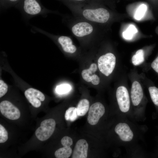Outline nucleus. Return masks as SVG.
<instances>
[{
    "label": "nucleus",
    "instance_id": "1",
    "mask_svg": "<svg viewBox=\"0 0 158 158\" xmlns=\"http://www.w3.org/2000/svg\"><path fill=\"white\" fill-rule=\"evenodd\" d=\"M73 16L97 25L107 22L110 18L109 11L101 7L99 3L75 4L65 3Z\"/></svg>",
    "mask_w": 158,
    "mask_h": 158
},
{
    "label": "nucleus",
    "instance_id": "2",
    "mask_svg": "<svg viewBox=\"0 0 158 158\" xmlns=\"http://www.w3.org/2000/svg\"><path fill=\"white\" fill-rule=\"evenodd\" d=\"M73 35L79 40L96 38L97 25L85 20L76 17L64 16L63 19Z\"/></svg>",
    "mask_w": 158,
    "mask_h": 158
},
{
    "label": "nucleus",
    "instance_id": "3",
    "mask_svg": "<svg viewBox=\"0 0 158 158\" xmlns=\"http://www.w3.org/2000/svg\"><path fill=\"white\" fill-rule=\"evenodd\" d=\"M23 15L26 18H29L35 16H43L51 13V11L44 10L36 0H24L22 9Z\"/></svg>",
    "mask_w": 158,
    "mask_h": 158
},
{
    "label": "nucleus",
    "instance_id": "4",
    "mask_svg": "<svg viewBox=\"0 0 158 158\" xmlns=\"http://www.w3.org/2000/svg\"><path fill=\"white\" fill-rule=\"evenodd\" d=\"M116 63V57L112 53H108L101 56L98 60L100 71L107 76L113 72Z\"/></svg>",
    "mask_w": 158,
    "mask_h": 158
},
{
    "label": "nucleus",
    "instance_id": "5",
    "mask_svg": "<svg viewBox=\"0 0 158 158\" xmlns=\"http://www.w3.org/2000/svg\"><path fill=\"white\" fill-rule=\"evenodd\" d=\"M56 125L55 121L53 119L44 120L41 122L40 126L35 131L36 137L42 141L47 140L54 133Z\"/></svg>",
    "mask_w": 158,
    "mask_h": 158
},
{
    "label": "nucleus",
    "instance_id": "6",
    "mask_svg": "<svg viewBox=\"0 0 158 158\" xmlns=\"http://www.w3.org/2000/svg\"><path fill=\"white\" fill-rule=\"evenodd\" d=\"M116 97L119 109L123 113L128 112L130 108V100L127 88L123 86L118 87Z\"/></svg>",
    "mask_w": 158,
    "mask_h": 158
},
{
    "label": "nucleus",
    "instance_id": "7",
    "mask_svg": "<svg viewBox=\"0 0 158 158\" xmlns=\"http://www.w3.org/2000/svg\"><path fill=\"white\" fill-rule=\"evenodd\" d=\"M105 112V107L101 103L97 102L94 103L89 109L87 118L88 123L91 125H96Z\"/></svg>",
    "mask_w": 158,
    "mask_h": 158
},
{
    "label": "nucleus",
    "instance_id": "8",
    "mask_svg": "<svg viewBox=\"0 0 158 158\" xmlns=\"http://www.w3.org/2000/svg\"><path fill=\"white\" fill-rule=\"evenodd\" d=\"M0 111L1 114L7 118L15 120L20 116V112L19 109L10 102L4 100L0 103Z\"/></svg>",
    "mask_w": 158,
    "mask_h": 158
},
{
    "label": "nucleus",
    "instance_id": "9",
    "mask_svg": "<svg viewBox=\"0 0 158 158\" xmlns=\"http://www.w3.org/2000/svg\"><path fill=\"white\" fill-rule=\"evenodd\" d=\"M115 131L120 139L124 142L131 141L133 138L134 134L129 125L124 122H120L116 126Z\"/></svg>",
    "mask_w": 158,
    "mask_h": 158
},
{
    "label": "nucleus",
    "instance_id": "10",
    "mask_svg": "<svg viewBox=\"0 0 158 158\" xmlns=\"http://www.w3.org/2000/svg\"><path fill=\"white\" fill-rule=\"evenodd\" d=\"M25 95L34 107L38 108L41 104V101H43L45 99L44 95L41 92L33 88H30L25 92Z\"/></svg>",
    "mask_w": 158,
    "mask_h": 158
},
{
    "label": "nucleus",
    "instance_id": "11",
    "mask_svg": "<svg viewBox=\"0 0 158 158\" xmlns=\"http://www.w3.org/2000/svg\"><path fill=\"white\" fill-rule=\"evenodd\" d=\"M130 93L133 104L135 106H138L143 97L142 88L138 82L135 81L133 82L132 85Z\"/></svg>",
    "mask_w": 158,
    "mask_h": 158
},
{
    "label": "nucleus",
    "instance_id": "12",
    "mask_svg": "<svg viewBox=\"0 0 158 158\" xmlns=\"http://www.w3.org/2000/svg\"><path fill=\"white\" fill-rule=\"evenodd\" d=\"M88 145L84 139L78 140L76 143L73 153L72 158H86Z\"/></svg>",
    "mask_w": 158,
    "mask_h": 158
},
{
    "label": "nucleus",
    "instance_id": "13",
    "mask_svg": "<svg viewBox=\"0 0 158 158\" xmlns=\"http://www.w3.org/2000/svg\"><path fill=\"white\" fill-rule=\"evenodd\" d=\"M89 102L87 99H83L80 100L78 103L76 108L78 116H84L89 110Z\"/></svg>",
    "mask_w": 158,
    "mask_h": 158
},
{
    "label": "nucleus",
    "instance_id": "14",
    "mask_svg": "<svg viewBox=\"0 0 158 158\" xmlns=\"http://www.w3.org/2000/svg\"><path fill=\"white\" fill-rule=\"evenodd\" d=\"M97 66L95 63H92L89 68L83 70L81 75L83 79L88 82H91V78L94 73L97 70Z\"/></svg>",
    "mask_w": 158,
    "mask_h": 158
},
{
    "label": "nucleus",
    "instance_id": "15",
    "mask_svg": "<svg viewBox=\"0 0 158 158\" xmlns=\"http://www.w3.org/2000/svg\"><path fill=\"white\" fill-rule=\"evenodd\" d=\"M72 152V150L70 147L64 146L57 150L54 154L57 158H68L71 156Z\"/></svg>",
    "mask_w": 158,
    "mask_h": 158
},
{
    "label": "nucleus",
    "instance_id": "16",
    "mask_svg": "<svg viewBox=\"0 0 158 158\" xmlns=\"http://www.w3.org/2000/svg\"><path fill=\"white\" fill-rule=\"evenodd\" d=\"M145 60L143 50L142 49L138 50L132 58V62L135 66H138L143 62Z\"/></svg>",
    "mask_w": 158,
    "mask_h": 158
},
{
    "label": "nucleus",
    "instance_id": "17",
    "mask_svg": "<svg viewBox=\"0 0 158 158\" xmlns=\"http://www.w3.org/2000/svg\"><path fill=\"white\" fill-rule=\"evenodd\" d=\"M78 116L77 114L76 108L71 107L68 108L66 111L65 118L67 121H73Z\"/></svg>",
    "mask_w": 158,
    "mask_h": 158
},
{
    "label": "nucleus",
    "instance_id": "18",
    "mask_svg": "<svg viewBox=\"0 0 158 158\" xmlns=\"http://www.w3.org/2000/svg\"><path fill=\"white\" fill-rule=\"evenodd\" d=\"M148 90L152 102L158 107V88L154 85H151L149 87Z\"/></svg>",
    "mask_w": 158,
    "mask_h": 158
},
{
    "label": "nucleus",
    "instance_id": "19",
    "mask_svg": "<svg viewBox=\"0 0 158 158\" xmlns=\"http://www.w3.org/2000/svg\"><path fill=\"white\" fill-rule=\"evenodd\" d=\"M138 32L135 26L132 25H130L128 28L123 33V37L126 40H130Z\"/></svg>",
    "mask_w": 158,
    "mask_h": 158
},
{
    "label": "nucleus",
    "instance_id": "20",
    "mask_svg": "<svg viewBox=\"0 0 158 158\" xmlns=\"http://www.w3.org/2000/svg\"><path fill=\"white\" fill-rule=\"evenodd\" d=\"M147 9L146 6L144 4L140 5L137 9L134 18L138 20H140L144 15Z\"/></svg>",
    "mask_w": 158,
    "mask_h": 158
},
{
    "label": "nucleus",
    "instance_id": "21",
    "mask_svg": "<svg viewBox=\"0 0 158 158\" xmlns=\"http://www.w3.org/2000/svg\"><path fill=\"white\" fill-rule=\"evenodd\" d=\"M71 89V86L68 84H64L57 86L56 88V92L59 94H63L69 92Z\"/></svg>",
    "mask_w": 158,
    "mask_h": 158
},
{
    "label": "nucleus",
    "instance_id": "22",
    "mask_svg": "<svg viewBox=\"0 0 158 158\" xmlns=\"http://www.w3.org/2000/svg\"><path fill=\"white\" fill-rule=\"evenodd\" d=\"M8 139V133L4 126L0 124V143H4Z\"/></svg>",
    "mask_w": 158,
    "mask_h": 158
},
{
    "label": "nucleus",
    "instance_id": "23",
    "mask_svg": "<svg viewBox=\"0 0 158 158\" xmlns=\"http://www.w3.org/2000/svg\"><path fill=\"white\" fill-rule=\"evenodd\" d=\"M65 3L75 4H89L99 3V0H63Z\"/></svg>",
    "mask_w": 158,
    "mask_h": 158
},
{
    "label": "nucleus",
    "instance_id": "24",
    "mask_svg": "<svg viewBox=\"0 0 158 158\" xmlns=\"http://www.w3.org/2000/svg\"><path fill=\"white\" fill-rule=\"evenodd\" d=\"M8 89L7 85L2 80H0V97L4 95L7 92Z\"/></svg>",
    "mask_w": 158,
    "mask_h": 158
},
{
    "label": "nucleus",
    "instance_id": "25",
    "mask_svg": "<svg viewBox=\"0 0 158 158\" xmlns=\"http://www.w3.org/2000/svg\"><path fill=\"white\" fill-rule=\"evenodd\" d=\"M61 143L64 147H70L73 144V140L71 138L68 136H65L62 138Z\"/></svg>",
    "mask_w": 158,
    "mask_h": 158
},
{
    "label": "nucleus",
    "instance_id": "26",
    "mask_svg": "<svg viewBox=\"0 0 158 158\" xmlns=\"http://www.w3.org/2000/svg\"><path fill=\"white\" fill-rule=\"evenodd\" d=\"M151 66L152 68L158 74V56L152 63Z\"/></svg>",
    "mask_w": 158,
    "mask_h": 158
},
{
    "label": "nucleus",
    "instance_id": "27",
    "mask_svg": "<svg viewBox=\"0 0 158 158\" xmlns=\"http://www.w3.org/2000/svg\"><path fill=\"white\" fill-rule=\"evenodd\" d=\"M91 82L94 85H97L100 82L99 78L97 75L94 74L91 78Z\"/></svg>",
    "mask_w": 158,
    "mask_h": 158
},
{
    "label": "nucleus",
    "instance_id": "28",
    "mask_svg": "<svg viewBox=\"0 0 158 158\" xmlns=\"http://www.w3.org/2000/svg\"><path fill=\"white\" fill-rule=\"evenodd\" d=\"M18 0H8V1L10 2H15Z\"/></svg>",
    "mask_w": 158,
    "mask_h": 158
}]
</instances>
